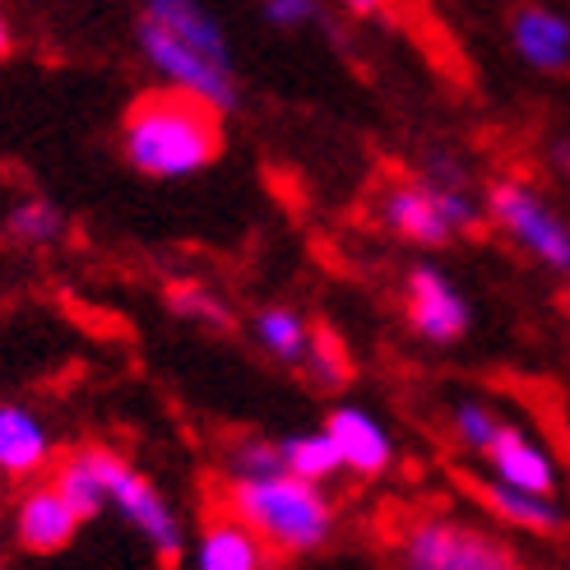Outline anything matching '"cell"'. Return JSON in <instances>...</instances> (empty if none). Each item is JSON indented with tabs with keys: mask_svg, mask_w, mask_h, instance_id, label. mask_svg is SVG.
<instances>
[{
	"mask_svg": "<svg viewBox=\"0 0 570 570\" xmlns=\"http://www.w3.org/2000/svg\"><path fill=\"white\" fill-rule=\"evenodd\" d=\"M130 33L154 83L209 102L223 117L242 111L237 51L205 0H139Z\"/></svg>",
	"mask_w": 570,
	"mask_h": 570,
	"instance_id": "1",
	"label": "cell"
},
{
	"mask_svg": "<svg viewBox=\"0 0 570 570\" xmlns=\"http://www.w3.org/2000/svg\"><path fill=\"white\" fill-rule=\"evenodd\" d=\"M376 223L399 246L445 250L488 227L482 186L454 149H426L413 173H399L376 190Z\"/></svg>",
	"mask_w": 570,
	"mask_h": 570,
	"instance_id": "2",
	"label": "cell"
},
{
	"mask_svg": "<svg viewBox=\"0 0 570 570\" xmlns=\"http://www.w3.org/2000/svg\"><path fill=\"white\" fill-rule=\"evenodd\" d=\"M121 163L145 181H190L223 158L227 149V117L177 89L135 94L117 126Z\"/></svg>",
	"mask_w": 570,
	"mask_h": 570,
	"instance_id": "3",
	"label": "cell"
},
{
	"mask_svg": "<svg viewBox=\"0 0 570 570\" xmlns=\"http://www.w3.org/2000/svg\"><path fill=\"white\" fill-rule=\"evenodd\" d=\"M218 497L227 515H237L274 552V561H306L325 552L338 533L334 497L283 469L261 478H223Z\"/></svg>",
	"mask_w": 570,
	"mask_h": 570,
	"instance_id": "4",
	"label": "cell"
},
{
	"mask_svg": "<svg viewBox=\"0 0 570 570\" xmlns=\"http://www.w3.org/2000/svg\"><path fill=\"white\" fill-rule=\"evenodd\" d=\"M482 218L515 246L529 265H538L548 278L570 283V214L552 205V195L520 177L501 173L482 186Z\"/></svg>",
	"mask_w": 570,
	"mask_h": 570,
	"instance_id": "5",
	"label": "cell"
},
{
	"mask_svg": "<svg viewBox=\"0 0 570 570\" xmlns=\"http://www.w3.org/2000/svg\"><path fill=\"white\" fill-rule=\"evenodd\" d=\"M98 482H102V501H107V515L126 520V529L154 552L158 566H181L186 548H190V529L181 520V510L173 505L158 482L135 469L121 450L98 445Z\"/></svg>",
	"mask_w": 570,
	"mask_h": 570,
	"instance_id": "6",
	"label": "cell"
},
{
	"mask_svg": "<svg viewBox=\"0 0 570 570\" xmlns=\"http://www.w3.org/2000/svg\"><path fill=\"white\" fill-rule=\"evenodd\" d=\"M394 570H520L515 548L488 524L432 510L394 533Z\"/></svg>",
	"mask_w": 570,
	"mask_h": 570,
	"instance_id": "7",
	"label": "cell"
},
{
	"mask_svg": "<svg viewBox=\"0 0 570 570\" xmlns=\"http://www.w3.org/2000/svg\"><path fill=\"white\" fill-rule=\"evenodd\" d=\"M399 306H404V325L417 344L426 348H454L464 344L473 330V302L436 261H413L404 269V288H399Z\"/></svg>",
	"mask_w": 570,
	"mask_h": 570,
	"instance_id": "8",
	"label": "cell"
},
{
	"mask_svg": "<svg viewBox=\"0 0 570 570\" xmlns=\"http://www.w3.org/2000/svg\"><path fill=\"white\" fill-rule=\"evenodd\" d=\"M79 533H83L79 510L61 497V488H56L51 478L23 482L19 497L10 501V538H14V548L28 552V557L66 552Z\"/></svg>",
	"mask_w": 570,
	"mask_h": 570,
	"instance_id": "9",
	"label": "cell"
},
{
	"mask_svg": "<svg viewBox=\"0 0 570 570\" xmlns=\"http://www.w3.org/2000/svg\"><path fill=\"white\" fill-rule=\"evenodd\" d=\"M325 436L334 441L344 473L357 482H381L399 460L390 422L376 409L353 404V399H338V404L325 413Z\"/></svg>",
	"mask_w": 570,
	"mask_h": 570,
	"instance_id": "10",
	"label": "cell"
},
{
	"mask_svg": "<svg viewBox=\"0 0 570 570\" xmlns=\"http://www.w3.org/2000/svg\"><path fill=\"white\" fill-rule=\"evenodd\" d=\"M505 38L515 61L543 79H561L570 75V14L548 6V0H520L510 10Z\"/></svg>",
	"mask_w": 570,
	"mask_h": 570,
	"instance_id": "11",
	"label": "cell"
},
{
	"mask_svg": "<svg viewBox=\"0 0 570 570\" xmlns=\"http://www.w3.org/2000/svg\"><path fill=\"white\" fill-rule=\"evenodd\" d=\"M61 460L51 422L23 404V399H0V478L6 482H38Z\"/></svg>",
	"mask_w": 570,
	"mask_h": 570,
	"instance_id": "12",
	"label": "cell"
},
{
	"mask_svg": "<svg viewBox=\"0 0 570 570\" xmlns=\"http://www.w3.org/2000/svg\"><path fill=\"white\" fill-rule=\"evenodd\" d=\"M482 469H488V478L529 497H561V478H566L557 454L533 432H524L520 422H501L497 441L482 454Z\"/></svg>",
	"mask_w": 570,
	"mask_h": 570,
	"instance_id": "13",
	"label": "cell"
},
{
	"mask_svg": "<svg viewBox=\"0 0 570 570\" xmlns=\"http://www.w3.org/2000/svg\"><path fill=\"white\" fill-rule=\"evenodd\" d=\"M186 566L190 570H274V552L237 515H227L218 505L195 524Z\"/></svg>",
	"mask_w": 570,
	"mask_h": 570,
	"instance_id": "14",
	"label": "cell"
},
{
	"mask_svg": "<svg viewBox=\"0 0 570 570\" xmlns=\"http://www.w3.org/2000/svg\"><path fill=\"white\" fill-rule=\"evenodd\" d=\"M469 497L488 510V515L515 533H529V538H561L570 529V510L561 505V497H529V492H515L505 488L497 478H464Z\"/></svg>",
	"mask_w": 570,
	"mask_h": 570,
	"instance_id": "15",
	"label": "cell"
},
{
	"mask_svg": "<svg viewBox=\"0 0 570 570\" xmlns=\"http://www.w3.org/2000/svg\"><path fill=\"white\" fill-rule=\"evenodd\" d=\"M311 325L297 306L288 302H265V306H255V316H250V338H255V348H261L269 362L278 366H288V372H302V362H306V348H311Z\"/></svg>",
	"mask_w": 570,
	"mask_h": 570,
	"instance_id": "16",
	"label": "cell"
},
{
	"mask_svg": "<svg viewBox=\"0 0 570 570\" xmlns=\"http://www.w3.org/2000/svg\"><path fill=\"white\" fill-rule=\"evenodd\" d=\"M0 237L14 250H51L70 237V218L51 195H23L0 214Z\"/></svg>",
	"mask_w": 570,
	"mask_h": 570,
	"instance_id": "17",
	"label": "cell"
},
{
	"mask_svg": "<svg viewBox=\"0 0 570 570\" xmlns=\"http://www.w3.org/2000/svg\"><path fill=\"white\" fill-rule=\"evenodd\" d=\"M163 302H167V316L181 321V325H195V330H209V334H227L237 325V311L218 288L199 278H173L163 288Z\"/></svg>",
	"mask_w": 570,
	"mask_h": 570,
	"instance_id": "18",
	"label": "cell"
},
{
	"mask_svg": "<svg viewBox=\"0 0 570 570\" xmlns=\"http://www.w3.org/2000/svg\"><path fill=\"white\" fill-rule=\"evenodd\" d=\"M278 441V460L283 473H293L302 482H316V488H330L334 478H344V464H338V450L325 436V426L316 432H293V436H274Z\"/></svg>",
	"mask_w": 570,
	"mask_h": 570,
	"instance_id": "19",
	"label": "cell"
},
{
	"mask_svg": "<svg viewBox=\"0 0 570 570\" xmlns=\"http://www.w3.org/2000/svg\"><path fill=\"white\" fill-rule=\"evenodd\" d=\"M450 436H454V445H460L464 454H473V460H482L488 454V445L497 441V432H501V413H497V404H488V399H478V394H460L450 404Z\"/></svg>",
	"mask_w": 570,
	"mask_h": 570,
	"instance_id": "20",
	"label": "cell"
},
{
	"mask_svg": "<svg viewBox=\"0 0 570 570\" xmlns=\"http://www.w3.org/2000/svg\"><path fill=\"white\" fill-rule=\"evenodd\" d=\"M302 372L316 381L321 390H344V385L353 381L348 344H344V338H338L330 325H316V330H311V348H306Z\"/></svg>",
	"mask_w": 570,
	"mask_h": 570,
	"instance_id": "21",
	"label": "cell"
},
{
	"mask_svg": "<svg viewBox=\"0 0 570 570\" xmlns=\"http://www.w3.org/2000/svg\"><path fill=\"white\" fill-rule=\"evenodd\" d=\"M278 441L269 436H237L223 450V478H261V473H278Z\"/></svg>",
	"mask_w": 570,
	"mask_h": 570,
	"instance_id": "22",
	"label": "cell"
},
{
	"mask_svg": "<svg viewBox=\"0 0 570 570\" xmlns=\"http://www.w3.org/2000/svg\"><path fill=\"white\" fill-rule=\"evenodd\" d=\"M261 19L278 33H302L325 23V0H261Z\"/></svg>",
	"mask_w": 570,
	"mask_h": 570,
	"instance_id": "23",
	"label": "cell"
},
{
	"mask_svg": "<svg viewBox=\"0 0 570 570\" xmlns=\"http://www.w3.org/2000/svg\"><path fill=\"white\" fill-rule=\"evenodd\" d=\"M338 6H344V14L357 23H381V19H390L394 0H338Z\"/></svg>",
	"mask_w": 570,
	"mask_h": 570,
	"instance_id": "24",
	"label": "cell"
},
{
	"mask_svg": "<svg viewBox=\"0 0 570 570\" xmlns=\"http://www.w3.org/2000/svg\"><path fill=\"white\" fill-rule=\"evenodd\" d=\"M10 56H14V23H10L6 6H0V66H6Z\"/></svg>",
	"mask_w": 570,
	"mask_h": 570,
	"instance_id": "25",
	"label": "cell"
},
{
	"mask_svg": "<svg viewBox=\"0 0 570 570\" xmlns=\"http://www.w3.org/2000/svg\"><path fill=\"white\" fill-rule=\"evenodd\" d=\"M566 478H570V460H566Z\"/></svg>",
	"mask_w": 570,
	"mask_h": 570,
	"instance_id": "26",
	"label": "cell"
},
{
	"mask_svg": "<svg viewBox=\"0 0 570 570\" xmlns=\"http://www.w3.org/2000/svg\"><path fill=\"white\" fill-rule=\"evenodd\" d=\"M0 570H10V566H6V561H0Z\"/></svg>",
	"mask_w": 570,
	"mask_h": 570,
	"instance_id": "27",
	"label": "cell"
}]
</instances>
